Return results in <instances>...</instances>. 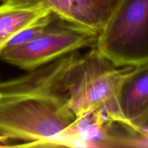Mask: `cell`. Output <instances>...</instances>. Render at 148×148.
<instances>
[{
	"mask_svg": "<svg viewBox=\"0 0 148 148\" xmlns=\"http://www.w3.org/2000/svg\"><path fill=\"white\" fill-rule=\"evenodd\" d=\"M75 51L0 83V137L25 147H72L76 116L66 78Z\"/></svg>",
	"mask_w": 148,
	"mask_h": 148,
	"instance_id": "cell-1",
	"label": "cell"
},
{
	"mask_svg": "<svg viewBox=\"0 0 148 148\" xmlns=\"http://www.w3.org/2000/svg\"><path fill=\"white\" fill-rule=\"evenodd\" d=\"M130 67L116 66L96 48L80 53L66 78L69 107L76 119L102 111L114 119L134 126L124 115L119 102L121 82Z\"/></svg>",
	"mask_w": 148,
	"mask_h": 148,
	"instance_id": "cell-2",
	"label": "cell"
},
{
	"mask_svg": "<svg viewBox=\"0 0 148 148\" xmlns=\"http://www.w3.org/2000/svg\"><path fill=\"white\" fill-rule=\"evenodd\" d=\"M95 48L118 66L148 61V0H122L104 24Z\"/></svg>",
	"mask_w": 148,
	"mask_h": 148,
	"instance_id": "cell-3",
	"label": "cell"
},
{
	"mask_svg": "<svg viewBox=\"0 0 148 148\" xmlns=\"http://www.w3.org/2000/svg\"><path fill=\"white\" fill-rule=\"evenodd\" d=\"M95 31L57 18L30 41L5 49L0 59L29 72L85 48H95Z\"/></svg>",
	"mask_w": 148,
	"mask_h": 148,
	"instance_id": "cell-4",
	"label": "cell"
},
{
	"mask_svg": "<svg viewBox=\"0 0 148 148\" xmlns=\"http://www.w3.org/2000/svg\"><path fill=\"white\" fill-rule=\"evenodd\" d=\"M74 147H148V132L98 111L76 119Z\"/></svg>",
	"mask_w": 148,
	"mask_h": 148,
	"instance_id": "cell-5",
	"label": "cell"
},
{
	"mask_svg": "<svg viewBox=\"0 0 148 148\" xmlns=\"http://www.w3.org/2000/svg\"><path fill=\"white\" fill-rule=\"evenodd\" d=\"M119 102L126 118L137 127H148V61L130 66L121 82Z\"/></svg>",
	"mask_w": 148,
	"mask_h": 148,
	"instance_id": "cell-6",
	"label": "cell"
},
{
	"mask_svg": "<svg viewBox=\"0 0 148 148\" xmlns=\"http://www.w3.org/2000/svg\"><path fill=\"white\" fill-rule=\"evenodd\" d=\"M51 10L42 0H5L0 5V54L20 32Z\"/></svg>",
	"mask_w": 148,
	"mask_h": 148,
	"instance_id": "cell-7",
	"label": "cell"
},
{
	"mask_svg": "<svg viewBox=\"0 0 148 148\" xmlns=\"http://www.w3.org/2000/svg\"><path fill=\"white\" fill-rule=\"evenodd\" d=\"M59 19L99 33L103 22L91 0H42Z\"/></svg>",
	"mask_w": 148,
	"mask_h": 148,
	"instance_id": "cell-8",
	"label": "cell"
},
{
	"mask_svg": "<svg viewBox=\"0 0 148 148\" xmlns=\"http://www.w3.org/2000/svg\"><path fill=\"white\" fill-rule=\"evenodd\" d=\"M57 18L59 17L52 12L46 14V16L39 19L38 20L25 28L18 34L16 35L14 37H13L7 43L5 49L20 46V45L24 44L30 41V40L40 34L52 22H53Z\"/></svg>",
	"mask_w": 148,
	"mask_h": 148,
	"instance_id": "cell-9",
	"label": "cell"
},
{
	"mask_svg": "<svg viewBox=\"0 0 148 148\" xmlns=\"http://www.w3.org/2000/svg\"><path fill=\"white\" fill-rule=\"evenodd\" d=\"M105 24L122 0H91Z\"/></svg>",
	"mask_w": 148,
	"mask_h": 148,
	"instance_id": "cell-10",
	"label": "cell"
},
{
	"mask_svg": "<svg viewBox=\"0 0 148 148\" xmlns=\"http://www.w3.org/2000/svg\"><path fill=\"white\" fill-rule=\"evenodd\" d=\"M145 130V131L147 132H148V127H147V128H146Z\"/></svg>",
	"mask_w": 148,
	"mask_h": 148,
	"instance_id": "cell-11",
	"label": "cell"
},
{
	"mask_svg": "<svg viewBox=\"0 0 148 148\" xmlns=\"http://www.w3.org/2000/svg\"><path fill=\"white\" fill-rule=\"evenodd\" d=\"M0 1H5V0H0Z\"/></svg>",
	"mask_w": 148,
	"mask_h": 148,
	"instance_id": "cell-12",
	"label": "cell"
}]
</instances>
